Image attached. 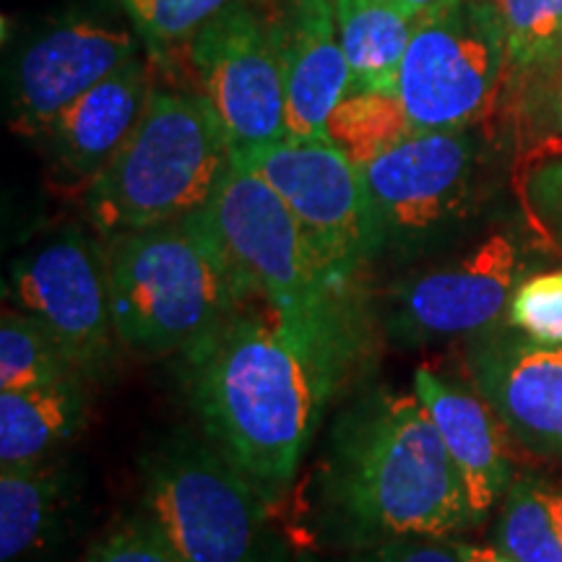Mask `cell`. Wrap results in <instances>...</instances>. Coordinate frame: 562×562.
<instances>
[{"label": "cell", "mask_w": 562, "mask_h": 562, "mask_svg": "<svg viewBox=\"0 0 562 562\" xmlns=\"http://www.w3.org/2000/svg\"><path fill=\"white\" fill-rule=\"evenodd\" d=\"M351 355L355 326H297L248 302L182 360L206 438L277 501Z\"/></svg>", "instance_id": "cell-1"}, {"label": "cell", "mask_w": 562, "mask_h": 562, "mask_svg": "<svg viewBox=\"0 0 562 562\" xmlns=\"http://www.w3.org/2000/svg\"><path fill=\"white\" fill-rule=\"evenodd\" d=\"M326 503L357 550L393 539H453L480 524L417 393L375 389L328 438Z\"/></svg>", "instance_id": "cell-2"}, {"label": "cell", "mask_w": 562, "mask_h": 562, "mask_svg": "<svg viewBox=\"0 0 562 562\" xmlns=\"http://www.w3.org/2000/svg\"><path fill=\"white\" fill-rule=\"evenodd\" d=\"M115 334L144 357L186 355L252 302L201 211L108 237Z\"/></svg>", "instance_id": "cell-3"}, {"label": "cell", "mask_w": 562, "mask_h": 562, "mask_svg": "<svg viewBox=\"0 0 562 562\" xmlns=\"http://www.w3.org/2000/svg\"><path fill=\"white\" fill-rule=\"evenodd\" d=\"M229 165V138L206 97L151 87L128 138L83 191V206L104 237L157 227L206 206Z\"/></svg>", "instance_id": "cell-4"}, {"label": "cell", "mask_w": 562, "mask_h": 562, "mask_svg": "<svg viewBox=\"0 0 562 562\" xmlns=\"http://www.w3.org/2000/svg\"><path fill=\"white\" fill-rule=\"evenodd\" d=\"M140 508L180 562H284L269 497L211 440L161 442L140 461Z\"/></svg>", "instance_id": "cell-5"}, {"label": "cell", "mask_w": 562, "mask_h": 562, "mask_svg": "<svg viewBox=\"0 0 562 562\" xmlns=\"http://www.w3.org/2000/svg\"><path fill=\"white\" fill-rule=\"evenodd\" d=\"M203 222L252 297L297 326H355L347 294L336 292L305 232L281 195L232 159Z\"/></svg>", "instance_id": "cell-6"}, {"label": "cell", "mask_w": 562, "mask_h": 562, "mask_svg": "<svg viewBox=\"0 0 562 562\" xmlns=\"http://www.w3.org/2000/svg\"><path fill=\"white\" fill-rule=\"evenodd\" d=\"M232 159L248 165L281 195L336 292L349 297L381 252V229L362 167L326 138H281Z\"/></svg>", "instance_id": "cell-7"}, {"label": "cell", "mask_w": 562, "mask_h": 562, "mask_svg": "<svg viewBox=\"0 0 562 562\" xmlns=\"http://www.w3.org/2000/svg\"><path fill=\"white\" fill-rule=\"evenodd\" d=\"M508 81V50L490 0H456L419 19L396 91L414 131L472 128Z\"/></svg>", "instance_id": "cell-8"}, {"label": "cell", "mask_w": 562, "mask_h": 562, "mask_svg": "<svg viewBox=\"0 0 562 562\" xmlns=\"http://www.w3.org/2000/svg\"><path fill=\"white\" fill-rule=\"evenodd\" d=\"M11 292L19 311L45 326L83 381L108 375L121 339L112 323L108 252L87 232H55L19 256Z\"/></svg>", "instance_id": "cell-9"}, {"label": "cell", "mask_w": 562, "mask_h": 562, "mask_svg": "<svg viewBox=\"0 0 562 562\" xmlns=\"http://www.w3.org/2000/svg\"><path fill=\"white\" fill-rule=\"evenodd\" d=\"M480 170L472 128L417 131L364 165L381 250L422 248L461 222L474 206Z\"/></svg>", "instance_id": "cell-10"}, {"label": "cell", "mask_w": 562, "mask_h": 562, "mask_svg": "<svg viewBox=\"0 0 562 562\" xmlns=\"http://www.w3.org/2000/svg\"><path fill=\"white\" fill-rule=\"evenodd\" d=\"M191 63L201 94L224 125L232 157L286 138V83L277 26L248 0L195 34Z\"/></svg>", "instance_id": "cell-11"}, {"label": "cell", "mask_w": 562, "mask_h": 562, "mask_svg": "<svg viewBox=\"0 0 562 562\" xmlns=\"http://www.w3.org/2000/svg\"><path fill=\"white\" fill-rule=\"evenodd\" d=\"M521 271L516 243L505 235L487 237L459 261L398 281L389 294L385 323L404 344L492 331L508 313Z\"/></svg>", "instance_id": "cell-12"}, {"label": "cell", "mask_w": 562, "mask_h": 562, "mask_svg": "<svg viewBox=\"0 0 562 562\" xmlns=\"http://www.w3.org/2000/svg\"><path fill=\"white\" fill-rule=\"evenodd\" d=\"M136 40L121 26L66 19L42 30L13 58L5 104L13 131L37 138L70 102L136 58Z\"/></svg>", "instance_id": "cell-13"}, {"label": "cell", "mask_w": 562, "mask_h": 562, "mask_svg": "<svg viewBox=\"0 0 562 562\" xmlns=\"http://www.w3.org/2000/svg\"><path fill=\"white\" fill-rule=\"evenodd\" d=\"M474 391L513 438L562 459V347H550L516 328L474 336L467 355Z\"/></svg>", "instance_id": "cell-14"}, {"label": "cell", "mask_w": 562, "mask_h": 562, "mask_svg": "<svg viewBox=\"0 0 562 562\" xmlns=\"http://www.w3.org/2000/svg\"><path fill=\"white\" fill-rule=\"evenodd\" d=\"M149 91V70L136 55L70 102L37 136L53 172L68 186L87 188L128 138Z\"/></svg>", "instance_id": "cell-15"}, {"label": "cell", "mask_w": 562, "mask_h": 562, "mask_svg": "<svg viewBox=\"0 0 562 562\" xmlns=\"http://www.w3.org/2000/svg\"><path fill=\"white\" fill-rule=\"evenodd\" d=\"M290 3L284 21H273L284 60L286 138H326V123L351 91L334 3Z\"/></svg>", "instance_id": "cell-16"}, {"label": "cell", "mask_w": 562, "mask_h": 562, "mask_svg": "<svg viewBox=\"0 0 562 562\" xmlns=\"http://www.w3.org/2000/svg\"><path fill=\"white\" fill-rule=\"evenodd\" d=\"M414 393L438 427L448 453L459 469L474 516L482 518L501 505L513 476L503 442V422L480 393L448 383L430 368L414 372Z\"/></svg>", "instance_id": "cell-17"}, {"label": "cell", "mask_w": 562, "mask_h": 562, "mask_svg": "<svg viewBox=\"0 0 562 562\" xmlns=\"http://www.w3.org/2000/svg\"><path fill=\"white\" fill-rule=\"evenodd\" d=\"M87 419L81 378L0 391V463H40L58 459L60 448L79 435Z\"/></svg>", "instance_id": "cell-18"}, {"label": "cell", "mask_w": 562, "mask_h": 562, "mask_svg": "<svg viewBox=\"0 0 562 562\" xmlns=\"http://www.w3.org/2000/svg\"><path fill=\"white\" fill-rule=\"evenodd\" d=\"M58 459L0 467V562H37L53 550L66 516Z\"/></svg>", "instance_id": "cell-19"}, {"label": "cell", "mask_w": 562, "mask_h": 562, "mask_svg": "<svg viewBox=\"0 0 562 562\" xmlns=\"http://www.w3.org/2000/svg\"><path fill=\"white\" fill-rule=\"evenodd\" d=\"M351 91H396L398 68L419 16L402 0H334Z\"/></svg>", "instance_id": "cell-20"}, {"label": "cell", "mask_w": 562, "mask_h": 562, "mask_svg": "<svg viewBox=\"0 0 562 562\" xmlns=\"http://www.w3.org/2000/svg\"><path fill=\"white\" fill-rule=\"evenodd\" d=\"M492 547L510 562H562V497L542 476L521 474L510 482Z\"/></svg>", "instance_id": "cell-21"}, {"label": "cell", "mask_w": 562, "mask_h": 562, "mask_svg": "<svg viewBox=\"0 0 562 562\" xmlns=\"http://www.w3.org/2000/svg\"><path fill=\"white\" fill-rule=\"evenodd\" d=\"M414 125L398 91H349L326 123V140L357 167L370 165L412 136Z\"/></svg>", "instance_id": "cell-22"}, {"label": "cell", "mask_w": 562, "mask_h": 562, "mask_svg": "<svg viewBox=\"0 0 562 562\" xmlns=\"http://www.w3.org/2000/svg\"><path fill=\"white\" fill-rule=\"evenodd\" d=\"M81 378L58 341L40 321L21 311H3L0 321V391L34 389ZM83 381V378H81Z\"/></svg>", "instance_id": "cell-23"}, {"label": "cell", "mask_w": 562, "mask_h": 562, "mask_svg": "<svg viewBox=\"0 0 562 562\" xmlns=\"http://www.w3.org/2000/svg\"><path fill=\"white\" fill-rule=\"evenodd\" d=\"M508 50V79L554 58L562 45V0H490Z\"/></svg>", "instance_id": "cell-24"}, {"label": "cell", "mask_w": 562, "mask_h": 562, "mask_svg": "<svg viewBox=\"0 0 562 562\" xmlns=\"http://www.w3.org/2000/svg\"><path fill=\"white\" fill-rule=\"evenodd\" d=\"M243 0H121L123 11L151 50L191 45L216 16Z\"/></svg>", "instance_id": "cell-25"}, {"label": "cell", "mask_w": 562, "mask_h": 562, "mask_svg": "<svg viewBox=\"0 0 562 562\" xmlns=\"http://www.w3.org/2000/svg\"><path fill=\"white\" fill-rule=\"evenodd\" d=\"M505 321L533 341L562 347V269L524 279L513 292Z\"/></svg>", "instance_id": "cell-26"}, {"label": "cell", "mask_w": 562, "mask_h": 562, "mask_svg": "<svg viewBox=\"0 0 562 562\" xmlns=\"http://www.w3.org/2000/svg\"><path fill=\"white\" fill-rule=\"evenodd\" d=\"M518 115L526 133L539 140L562 138V55L518 76Z\"/></svg>", "instance_id": "cell-27"}, {"label": "cell", "mask_w": 562, "mask_h": 562, "mask_svg": "<svg viewBox=\"0 0 562 562\" xmlns=\"http://www.w3.org/2000/svg\"><path fill=\"white\" fill-rule=\"evenodd\" d=\"M81 562H180L144 513L123 518L89 547Z\"/></svg>", "instance_id": "cell-28"}, {"label": "cell", "mask_w": 562, "mask_h": 562, "mask_svg": "<svg viewBox=\"0 0 562 562\" xmlns=\"http://www.w3.org/2000/svg\"><path fill=\"white\" fill-rule=\"evenodd\" d=\"M349 562H461L451 539H393L357 550Z\"/></svg>", "instance_id": "cell-29"}, {"label": "cell", "mask_w": 562, "mask_h": 562, "mask_svg": "<svg viewBox=\"0 0 562 562\" xmlns=\"http://www.w3.org/2000/svg\"><path fill=\"white\" fill-rule=\"evenodd\" d=\"M531 206L539 220L547 222V229L562 245V159L550 161L537 175H531Z\"/></svg>", "instance_id": "cell-30"}, {"label": "cell", "mask_w": 562, "mask_h": 562, "mask_svg": "<svg viewBox=\"0 0 562 562\" xmlns=\"http://www.w3.org/2000/svg\"><path fill=\"white\" fill-rule=\"evenodd\" d=\"M453 550L459 552L461 562H510L505 560L495 547H480V544H469V542H459V539H451Z\"/></svg>", "instance_id": "cell-31"}, {"label": "cell", "mask_w": 562, "mask_h": 562, "mask_svg": "<svg viewBox=\"0 0 562 562\" xmlns=\"http://www.w3.org/2000/svg\"><path fill=\"white\" fill-rule=\"evenodd\" d=\"M406 9H412L417 16H427V13L438 11V9H446V5L456 3V0H402Z\"/></svg>", "instance_id": "cell-32"}, {"label": "cell", "mask_w": 562, "mask_h": 562, "mask_svg": "<svg viewBox=\"0 0 562 562\" xmlns=\"http://www.w3.org/2000/svg\"><path fill=\"white\" fill-rule=\"evenodd\" d=\"M292 3H315V0H292ZM328 3H334V0H328Z\"/></svg>", "instance_id": "cell-33"}, {"label": "cell", "mask_w": 562, "mask_h": 562, "mask_svg": "<svg viewBox=\"0 0 562 562\" xmlns=\"http://www.w3.org/2000/svg\"><path fill=\"white\" fill-rule=\"evenodd\" d=\"M558 55H562V45H560V53Z\"/></svg>", "instance_id": "cell-34"}]
</instances>
